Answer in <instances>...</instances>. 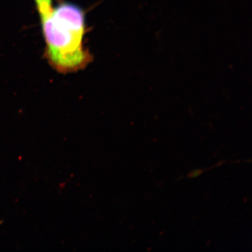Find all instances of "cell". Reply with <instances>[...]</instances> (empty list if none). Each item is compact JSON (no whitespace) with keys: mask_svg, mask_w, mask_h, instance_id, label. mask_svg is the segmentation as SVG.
<instances>
[{"mask_svg":"<svg viewBox=\"0 0 252 252\" xmlns=\"http://www.w3.org/2000/svg\"><path fill=\"white\" fill-rule=\"evenodd\" d=\"M45 41L44 57L50 66L60 74L82 70L93 60L85 46L86 15L74 3H60L46 17L41 20Z\"/></svg>","mask_w":252,"mask_h":252,"instance_id":"obj_1","label":"cell"},{"mask_svg":"<svg viewBox=\"0 0 252 252\" xmlns=\"http://www.w3.org/2000/svg\"><path fill=\"white\" fill-rule=\"evenodd\" d=\"M40 20L46 17L53 9V0H34Z\"/></svg>","mask_w":252,"mask_h":252,"instance_id":"obj_2","label":"cell"}]
</instances>
